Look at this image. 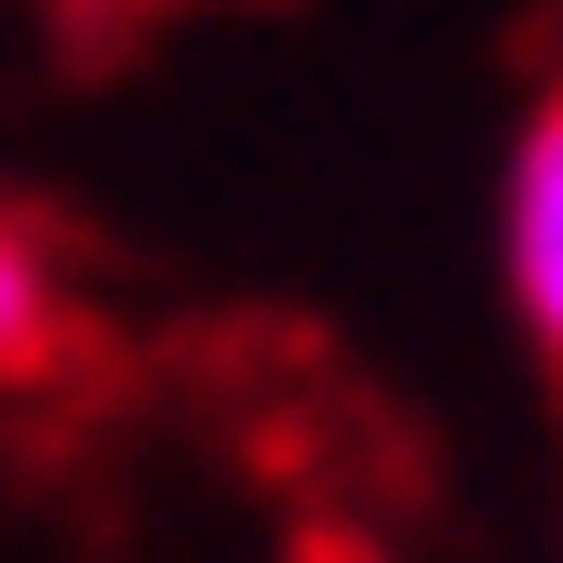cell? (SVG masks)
<instances>
[{"instance_id": "3", "label": "cell", "mask_w": 563, "mask_h": 563, "mask_svg": "<svg viewBox=\"0 0 563 563\" xmlns=\"http://www.w3.org/2000/svg\"><path fill=\"white\" fill-rule=\"evenodd\" d=\"M282 563H389L363 523H296V550H282Z\"/></svg>"}, {"instance_id": "2", "label": "cell", "mask_w": 563, "mask_h": 563, "mask_svg": "<svg viewBox=\"0 0 563 563\" xmlns=\"http://www.w3.org/2000/svg\"><path fill=\"white\" fill-rule=\"evenodd\" d=\"M510 282H523V335L563 389V81L523 121V162H510Z\"/></svg>"}, {"instance_id": "1", "label": "cell", "mask_w": 563, "mask_h": 563, "mask_svg": "<svg viewBox=\"0 0 563 563\" xmlns=\"http://www.w3.org/2000/svg\"><path fill=\"white\" fill-rule=\"evenodd\" d=\"M67 376H95V309L67 296L27 216H0V389H67Z\"/></svg>"}]
</instances>
